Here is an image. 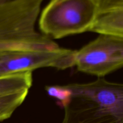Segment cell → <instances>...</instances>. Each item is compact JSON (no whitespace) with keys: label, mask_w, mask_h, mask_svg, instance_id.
Listing matches in <instances>:
<instances>
[{"label":"cell","mask_w":123,"mask_h":123,"mask_svg":"<svg viewBox=\"0 0 123 123\" xmlns=\"http://www.w3.org/2000/svg\"><path fill=\"white\" fill-rule=\"evenodd\" d=\"M97 12L96 0H50L40 16L43 35L60 39L90 31Z\"/></svg>","instance_id":"cell-3"},{"label":"cell","mask_w":123,"mask_h":123,"mask_svg":"<svg viewBox=\"0 0 123 123\" xmlns=\"http://www.w3.org/2000/svg\"><path fill=\"white\" fill-rule=\"evenodd\" d=\"M29 90H24L0 96V121L9 118L27 96Z\"/></svg>","instance_id":"cell-8"},{"label":"cell","mask_w":123,"mask_h":123,"mask_svg":"<svg viewBox=\"0 0 123 123\" xmlns=\"http://www.w3.org/2000/svg\"><path fill=\"white\" fill-rule=\"evenodd\" d=\"M43 0L0 1V52L50 50L59 46L35 28Z\"/></svg>","instance_id":"cell-2"},{"label":"cell","mask_w":123,"mask_h":123,"mask_svg":"<svg viewBox=\"0 0 123 123\" xmlns=\"http://www.w3.org/2000/svg\"><path fill=\"white\" fill-rule=\"evenodd\" d=\"M32 84V72H25L0 77V96L29 90Z\"/></svg>","instance_id":"cell-7"},{"label":"cell","mask_w":123,"mask_h":123,"mask_svg":"<svg viewBox=\"0 0 123 123\" xmlns=\"http://www.w3.org/2000/svg\"><path fill=\"white\" fill-rule=\"evenodd\" d=\"M97 12L90 31L123 37V0H96Z\"/></svg>","instance_id":"cell-6"},{"label":"cell","mask_w":123,"mask_h":123,"mask_svg":"<svg viewBox=\"0 0 123 123\" xmlns=\"http://www.w3.org/2000/svg\"><path fill=\"white\" fill-rule=\"evenodd\" d=\"M45 89L48 94L57 100L58 103L63 108L69 102L72 96V92L66 85H50L46 86Z\"/></svg>","instance_id":"cell-9"},{"label":"cell","mask_w":123,"mask_h":123,"mask_svg":"<svg viewBox=\"0 0 123 123\" xmlns=\"http://www.w3.org/2000/svg\"><path fill=\"white\" fill-rule=\"evenodd\" d=\"M7 1V0H0V1ZM44 1V0H43Z\"/></svg>","instance_id":"cell-10"},{"label":"cell","mask_w":123,"mask_h":123,"mask_svg":"<svg viewBox=\"0 0 123 123\" xmlns=\"http://www.w3.org/2000/svg\"><path fill=\"white\" fill-rule=\"evenodd\" d=\"M76 50L58 48L50 50L0 52V77L32 72L43 67L64 70L74 66Z\"/></svg>","instance_id":"cell-5"},{"label":"cell","mask_w":123,"mask_h":123,"mask_svg":"<svg viewBox=\"0 0 123 123\" xmlns=\"http://www.w3.org/2000/svg\"><path fill=\"white\" fill-rule=\"evenodd\" d=\"M74 66L80 72L105 76L123 66V37L100 36L76 50Z\"/></svg>","instance_id":"cell-4"},{"label":"cell","mask_w":123,"mask_h":123,"mask_svg":"<svg viewBox=\"0 0 123 123\" xmlns=\"http://www.w3.org/2000/svg\"><path fill=\"white\" fill-rule=\"evenodd\" d=\"M72 92L62 123H123V85L103 78L66 85Z\"/></svg>","instance_id":"cell-1"}]
</instances>
